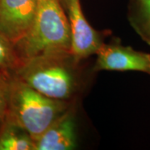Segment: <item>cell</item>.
Listing matches in <instances>:
<instances>
[{
  "instance_id": "obj_5",
  "label": "cell",
  "mask_w": 150,
  "mask_h": 150,
  "mask_svg": "<svg viewBox=\"0 0 150 150\" xmlns=\"http://www.w3.org/2000/svg\"><path fill=\"white\" fill-rule=\"evenodd\" d=\"M97 59L93 72L136 71L150 74V54L123 46L117 39L103 43L96 53Z\"/></svg>"
},
{
  "instance_id": "obj_7",
  "label": "cell",
  "mask_w": 150,
  "mask_h": 150,
  "mask_svg": "<svg viewBox=\"0 0 150 150\" xmlns=\"http://www.w3.org/2000/svg\"><path fill=\"white\" fill-rule=\"evenodd\" d=\"M76 103L34 140L35 150H72L77 146Z\"/></svg>"
},
{
  "instance_id": "obj_11",
  "label": "cell",
  "mask_w": 150,
  "mask_h": 150,
  "mask_svg": "<svg viewBox=\"0 0 150 150\" xmlns=\"http://www.w3.org/2000/svg\"><path fill=\"white\" fill-rule=\"evenodd\" d=\"M11 79L12 71H0V128L8 115Z\"/></svg>"
},
{
  "instance_id": "obj_8",
  "label": "cell",
  "mask_w": 150,
  "mask_h": 150,
  "mask_svg": "<svg viewBox=\"0 0 150 150\" xmlns=\"http://www.w3.org/2000/svg\"><path fill=\"white\" fill-rule=\"evenodd\" d=\"M0 150H35V144L25 129L6 119L0 128Z\"/></svg>"
},
{
  "instance_id": "obj_10",
  "label": "cell",
  "mask_w": 150,
  "mask_h": 150,
  "mask_svg": "<svg viewBox=\"0 0 150 150\" xmlns=\"http://www.w3.org/2000/svg\"><path fill=\"white\" fill-rule=\"evenodd\" d=\"M21 63L14 43L0 33V71H13Z\"/></svg>"
},
{
  "instance_id": "obj_4",
  "label": "cell",
  "mask_w": 150,
  "mask_h": 150,
  "mask_svg": "<svg viewBox=\"0 0 150 150\" xmlns=\"http://www.w3.org/2000/svg\"><path fill=\"white\" fill-rule=\"evenodd\" d=\"M67 16L71 32V53L78 62L96 54L104 43L105 33L94 29L88 22L80 0H59Z\"/></svg>"
},
{
  "instance_id": "obj_2",
  "label": "cell",
  "mask_w": 150,
  "mask_h": 150,
  "mask_svg": "<svg viewBox=\"0 0 150 150\" xmlns=\"http://www.w3.org/2000/svg\"><path fill=\"white\" fill-rule=\"evenodd\" d=\"M71 43L69 21L59 0H38L32 26L15 48L23 62L40 54L71 52Z\"/></svg>"
},
{
  "instance_id": "obj_3",
  "label": "cell",
  "mask_w": 150,
  "mask_h": 150,
  "mask_svg": "<svg viewBox=\"0 0 150 150\" xmlns=\"http://www.w3.org/2000/svg\"><path fill=\"white\" fill-rule=\"evenodd\" d=\"M74 103L43 95L12 72L6 119L25 129L34 141Z\"/></svg>"
},
{
  "instance_id": "obj_6",
  "label": "cell",
  "mask_w": 150,
  "mask_h": 150,
  "mask_svg": "<svg viewBox=\"0 0 150 150\" xmlns=\"http://www.w3.org/2000/svg\"><path fill=\"white\" fill-rule=\"evenodd\" d=\"M37 6L38 0H0V33L15 45L29 31Z\"/></svg>"
},
{
  "instance_id": "obj_9",
  "label": "cell",
  "mask_w": 150,
  "mask_h": 150,
  "mask_svg": "<svg viewBox=\"0 0 150 150\" xmlns=\"http://www.w3.org/2000/svg\"><path fill=\"white\" fill-rule=\"evenodd\" d=\"M127 17L134 31L150 45V0H130Z\"/></svg>"
},
{
  "instance_id": "obj_1",
  "label": "cell",
  "mask_w": 150,
  "mask_h": 150,
  "mask_svg": "<svg viewBox=\"0 0 150 150\" xmlns=\"http://www.w3.org/2000/svg\"><path fill=\"white\" fill-rule=\"evenodd\" d=\"M80 64L70 51L50 53L26 59L12 72L45 96L76 102L84 88Z\"/></svg>"
}]
</instances>
